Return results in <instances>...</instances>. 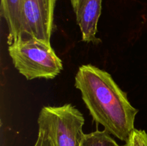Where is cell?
<instances>
[{"instance_id": "obj_1", "label": "cell", "mask_w": 147, "mask_h": 146, "mask_svg": "<svg viewBox=\"0 0 147 146\" xmlns=\"http://www.w3.org/2000/svg\"><path fill=\"white\" fill-rule=\"evenodd\" d=\"M75 87L80 90L93 120L109 134L127 142L135 129L139 110L111 75L92 64L82 65L76 74Z\"/></svg>"}, {"instance_id": "obj_3", "label": "cell", "mask_w": 147, "mask_h": 146, "mask_svg": "<svg viewBox=\"0 0 147 146\" xmlns=\"http://www.w3.org/2000/svg\"><path fill=\"white\" fill-rule=\"evenodd\" d=\"M84 123L83 114L73 104L45 106L37 120L38 135L46 146H80Z\"/></svg>"}, {"instance_id": "obj_7", "label": "cell", "mask_w": 147, "mask_h": 146, "mask_svg": "<svg viewBox=\"0 0 147 146\" xmlns=\"http://www.w3.org/2000/svg\"><path fill=\"white\" fill-rule=\"evenodd\" d=\"M106 130H97L93 133L85 134L80 146H126L120 145Z\"/></svg>"}, {"instance_id": "obj_10", "label": "cell", "mask_w": 147, "mask_h": 146, "mask_svg": "<svg viewBox=\"0 0 147 146\" xmlns=\"http://www.w3.org/2000/svg\"><path fill=\"white\" fill-rule=\"evenodd\" d=\"M34 146H40V145H39V143H37V142H36L35 144H34Z\"/></svg>"}, {"instance_id": "obj_4", "label": "cell", "mask_w": 147, "mask_h": 146, "mask_svg": "<svg viewBox=\"0 0 147 146\" xmlns=\"http://www.w3.org/2000/svg\"><path fill=\"white\" fill-rule=\"evenodd\" d=\"M57 0H22L20 39L36 38L50 43Z\"/></svg>"}, {"instance_id": "obj_2", "label": "cell", "mask_w": 147, "mask_h": 146, "mask_svg": "<svg viewBox=\"0 0 147 146\" xmlns=\"http://www.w3.org/2000/svg\"><path fill=\"white\" fill-rule=\"evenodd\" d=\"M8 52L14 67L27 80H52L63 70V62L50 42L36 38L16 40Z\"/></svg>"}, {"instance_id": "obj_9", "label": "cell", "mask_w": 147, "mask_h": 146, "mask_svg": "<svg viewBox=\"0 0 147 146\" xmlns=\"http://www.w3.org/2000/svg\"><path fill=\"white\" fill-rule=\"evenodd\" d=\"M79 0H70V2H71V4H72V7H73V9H74L75 8H76V7L77 6V4Z\"/></svg>"}, {"instance_id": "obj_5", "label": "cell", "mask_w": 147, "mask_h": 146, "mask_svg": "<svg viewBox=\"0 0 147 146\" xmlns=\"http://www.w3.org/2000/svg\"><path fill=\"white\" fill-rule=\"evenodd\" d=\"M101 9L102 0H79L73 9L81 31L82 40L85 42L94 44L101 42L96 37Z\"/></svg>"}, {"instance_id": "obj_8", "label": "cell", "mask_w": 147, "mask_h": 146, "mask_svg": "<svg viewBox=\"0 0 147 146\" xmlns=\"http://www.w3.org/2000/svg\"><path fill=\"white\" fill-rule=\"evenodd\" d=\"M126 146H147V133L145 130L134 129L126 142Z\"/></svg>"}, {"instance_id": "obj_6", "label": "cell", "mask_w": 147, "mask_h": 146, "mask_svg": "<svg viewBox=\"0 0 147 146\" xmlns=\"http://www.w3.org/2000/svg\"><path fill=\"white\" fill-rule=\"evenodd\" d=\"M22 5V0H1V16L8 27V45L20 38Z\"/></svg>"}]
</instances>
